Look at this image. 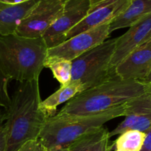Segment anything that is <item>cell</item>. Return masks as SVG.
Segmentation results:
<instances>
[{
    "instance_id": "6da1fadb",
    "label": "cell",
    "mask_w": 151,
    "mask_h": 151,
    "mask_svg": "<svg viewBox=\"0 0 151 151\" xmlns=\"http://www.w3.org/2000/svg\"><path fill=\"white\" fill-rule=\"evenodd\" d=\"M41 103L39 80L19 83L6 110L5 151H17L27 142L38 139L48 118Z\"/></svg>"
},
{
    "instance_id": "7a4b0ae2",
    "label": "cell",
    "mask_w": 151,
    "mask_h": 151,
    "mask_svg": "<svg viewBox=\"0 0 151 151\" xmlns=\"http://www.w3.org/2000/svg\"><path fill=\"white\" fill-rule=\"evenodd\" d=\"M151 91V86L142 81L112 78L94 88L77 94L60 109L58 114L89 116L122 106Z\"/></svg>"
},
{
    "instance_id": "3957f363",
    "label": "cell",
    "mask_w": 151,
    "mask_h": 151,
    "mask_svg": "<svg viewBox=\"0 0 151 151\" xmlns=\"http://www.w3.org/2000/svg\"><path fill=\"white\" fill-rule=\"evenodd\" d=\"M47 50L42 37L0 35V71L9 80L19 83L39 80Z\"/></svg>"
},
{
    "instance_id": "277c9868",
    "label": "cell",
    "mask_w": 151,
    "mask_h": 151,
    "mask_svg": "<svg viewBox=\"0 0 151 151\" xmlns=\"http://www.w3.org/2000/svg\"><path fill=\"white\" fill-rule=\"evenodd\" d=\"M125 104L89 116H71L56 114L47 118L38 137V141L45 149L68 148L78 138L89 131L103 126L105 123L119 116H124Z\"/></svg>"
},
{
    "instance_id": "5b68a950",
    "label": "cell",
    "mask_w": 151,
    "mask_h": 151,
    "mask_svg": "<svg viewBox=\"0 0 151 151\" xmlns=\"http://www.w3.org/2000/svg\"><path fill=\"white\" fill-rule=\"evenodd\" d=\"M116 41L106 40L72 60L71 81H78L87 90L116 77L111 66Z\"/></svg>"
},
{
    "instance_id": "8992f818",
    "label": "cell",
    "mask_w": 151,
    "mask_h": 151,
    "mask_svg": "<svg viewBox=\"0 0 151 151\" xmlns=\"http://www.w3.org/2000/svg\"><path fill=\"white\" fill-rule=\"evenodd\" d=\"M67 0H39L21 22L16 33L20 36L35 38L45 31L60 16Z\"/></svg>"
},
{
    "instance_id": "52a82bcc",
    "label": "cell",
    "mask_w": 151,
    "mask_h": 151,
    "mask_svg": "<svg viewBox=\"0 0 151 151\" xmlns=\"http://www.w3.org/2000/svg\"><path fill=\"white\" fill-rule=\"evenodd\" d=\"M89 9V0H67L60 16L43 34L47 48H52L66 41L67 32L86 17Z\"/></svg>"
},
{
    "instance_id": "ba28073f",
    "label": "cell",
    "mask_w": 151,
    "mask_h": 151,
    "mask_svg": "<svg viewBox=\"0 0 151 151\" xmlns=\"http://www.w3.org/2000/svg\"><path fill=\"white\" fill-rule=\"evenodd\" d=\"M109 24L101 25L68 38L56 47L47 50V57H58L72 61L110 36Z\"/></svg>"
},
{
    "instance_id": "9c48e42d",
    "label": "cell",
    "mask_w": 151,
    "mask_h": 151,
    "mask_svg": "<svg viewBox=\"0 0 151 151\" xmlns=\"http://www.w3.org/2000/svg\"><path fill=\"white\" fill-rule=\"evenodd\" d=\"M90 9L86 17L66 35V40L81 32L110 23L122 13L131 0H89Z\"/></svg>"
},
{
    "instance_id": "30bf717a",
    "label": "cell",
    "mask_w": 151,
    "mask_h": 151,
    "mask_svg": "<svg viewBox=\"0 0 151 151\" xmlns=\"http://www.w3.org/2000/svg\"><path fill=\"white\" fill-rule=\"evenodd\" d=\"M125 119L109 133L110 137L129 130L145 132L151 126V91L125 103Z\"/></svg>"
},
{
    "instance_id": "8fae6325",
    "label": "cell",
    "mask_w": 151,
    "mask_h": 151,
    "mask_svg": "<svg viewBox=\"0 0 151 151\" xmlns=\"http://www.w3.org/2000/svg\"><path fill=\"white\" fill-rule=\"evenodd\" d=\"M151 70V41H147L130 53L114 69L121 80L144 81Z\"/></svg>"
},
{
    "instance_id": "7c38bea8",
    "label": "cell",
    "mask_w": 151,
    "mask_h": 151,
    "mask_svg": "<svg viewBox=\"0 0 151 151\" xmlns=\"http://www.w3.org/2000/svg\"><path fill=\"white\" fill-rule=\"evenodd\" d=\"M150 29L151 13L130 27L123 35L117 37L114 53L111 60V66L114 69L130 53L143 44Z\"/></svg>"
},
{
    "instance_id": "4fadbf2b",
    "label": "cell",
    "mask_w": 151,
    "mask_h": 151,
    "mask_svg": "<svg viewBox=\"0 0 151 151\" xmlns=\"http://www.w3.org/2000/svg\"><path fill=\"white\" fill-rule=\"evenodd\" d=\"M39 0H31L17 5L0 2V35L16 33L18 27Z\"/></svg>"
},
{
    "instance_id": "5bb4252c",
    "label": "cell",
    "mask_w": 151,
    "mask_h": 151,
    "mask_svg": "<svg viewBox=\"0 0 151 151\" xmlns=\"http://www.w3.org/2000/svg\"><path fill=\"white\" fill-rule=\"evenodd\" d=\"M110 131L107 127L89 131L75 140L69 146V151H111L113 144L110 143Z\"/></svg>"
},
{
    "instance_id": "9a60e30c",
    "label": "cell",
    "mask_w": 151,
    "mask_h": 151,
    "mask_svg": "<svg viewBox=\"0 0 151 151\" xmlns=\"http://www.w3.org/2000/svg\"><path fill=\"white\" fill-rule=\"evenodd\" d=\"M151 13V0H131L128 7L109 24V32L130 27Z\"/></svg>"
},
{
    "instance_id": "2e32d148",
    "label": "cell",
    "mask_w": 151,
    "mask_h": 151,
    "mask_svg": "<svg viewBox=\"0 0 151 151\" xmlns=\"http://www.w3.org/2000/svg\"><path fill=\"white\" fill-rule=\"evenodd\" d=\"M85 91L82 84L78 81H70L65 86H60L58 91L52 94L46 100H41V109L47 117L57 114V108L62 103L68 102L80 93Z\"/></svg>"
},
{
    "instance_id": "e0dca14e",
    "label": "cell",
    "mask_w": 151,
    "mask_h": 151,
    "mask_svg": "<svg viewBox=\"0 0 151 151\" xmlns=\"http://www.w3.org/2000/svg\"><path fill=\"white\" fill-rule=\"evenodd\" d=\"M145 139V133L129 130L119 134L113 143L114 151H140Z\"/></svg>"
},
{
    "instance_id": "ac0fdd59",
    "label": "cell",
    "mask_w": 151,
    "mask_h": 151,
    "mask_svg": "<svg viewBox=\"0 0 151 151\" xmlns=\"http://www.w3.org/2000/svg\"><path fill=\"white\" fill-rule=\"evenodd\" d=\"M44 67L52 71L54 78L60 83L65 86L72 80V61L58 57H47L44 60Z\"/></svg>"
},
{
    "instance_id": "d6986e66",
    "label": "cell",
    "mask_w": 151,
    "mask_h": 151,
    "mask_svg": "<svg viewBox=\"0 0 151 151\" xmlns=\"http://www.w3.org/2000/svg\"><path fill=\"white\" fill-rule=\"evenodd\" d=\"M9 81L0 71V107L4 108L5 111L11 104V97L8 91Z\"/></svg>"
},
{
    "instance_id": "ffe728a7",
    "label": "cell",
    "mask_w": 151,
    "mask_h": 151,
    "mask_svg": "<svg viewBox=\"0 0 151 151\" xmlns=\"http://www.w3.org/2000/svg\"><path fill=\"white\" fill-rule=\"evenodd\" d=\"M45 150L38 140H32L25 143L17 151H43Z\"/></svg>"
},
{
    "instance_id": "44dd1931",
    "label": "cell",
    "mask_w": 151,
    "mask_h": 151,
    "mask_svg": "<svg viewBox=\"0 0 151 151\" xmlns=\"http://www.w3.org/2000/svg\"><path fill=\"white\" fill-rule=\"evenodd\" d=\"M145 139L140 151H151V126L145 131Z\"/></svg>"
},
{
    "instance_id": "7402d4cb",
    "label": "cell",
    "mask_w": 151,
    "mask_h": 151,
    "mask_svg": "<svg viewBox=\"0 0 151 151\" xmlns=\"http://www.w3.org/2000/svg\"><path fill=\"white\" fill-rule=\"evenodd\" d=\"M6 149V131L4 126L0 130V151H5Z\"/></svg>"
},
{
    "instance_id": "603a6c76",
    "label": "cell",
    "mask_w": 151,
    "mask_h": 151,
    "mask_svg": "<svg viewBox=\"0 0 151 151\" xmlns=\"http://www.w3.org/2000/svg\"><path fill=\"white\" fill-rule=\"evenodd\" d=\"M29 1H31V0H0V2L11 4V5H17V4H23V3L27 2Z\"/></svg>"
},
{
    "instance_id": "cb8c5ba5",
    "label": "cell",
    "mask_w": 151,
    "mask_h": 151,
    "mask_svg": "<svg viewBox=\"0 0 151 151\" xmlns=\"http://www.w3.org/2000/svg\"><path fill=\"white\" fill-rule=\"evenodd\" d=\"M7 111L5 112H0V130L1 128L4 126V122H5L6 119H7Z\"/></svg>"
},
{
    "instance_id": "d4e9b609",
    "label": "cell",
    "mask_w": 151,
    "mask_h": 151,
    "mask_svg": "<svg viewBox=\"0 0 151 151\" xmlns=\"http://www.w3.org/2000/svg\"><path fill=\"white\" fill-rule=\"evenodd\" d=\"M45 151H69V149L64 147H52V148L45 149Z\"/></svg>"
},
{
    "instance_id": "484cf974",
    "label": "cell",
    "mask_w": 151,
    "mask_h": 151,
    "mask_svg": "<svg viewBox=\"0 0 151 151\" xmlns=\"http://www.w3.org/2000/svg\"><path fill=\"white\" fill-rule=\"evenodd\" d=\"M144 83H147L149 84V85L151 86V70L150 72V73H149V75H147V77L146 78V79L144 81H143Z\"/></svg>"
},
{
    "instance_id": "4316f807",
    "label": "cell",
    "mask_w": 151,
    "mask_h": 151,
    "mask_svg": "<svg viewBox=\"0 0 151 151\" xmlns=\"http://www.w3.org/2000/svg\"><path fill=\"white\" fill-rule=\"evenodd\" d=\"M150 39H151V29L150 30V32H148V34H147V36H146V38H145V41H144V43H143V44L147 42V41H150Z\"/></svg>"
},
{
    "instance_id": "83f0119b",
    "label": "cell",
    "mask_w": 151,
    "mask_h": 151,
    "mask_svg": "<svg viewBox=\"0 0 151 151\" xmlns=\"http://www.w3.org/2000/svg\"><path fill=\"white\" fill-rule=\"evenodd\" d=\"M151 41V39H150V41Z\"/></svg>"
},
{
    "instance_id": "f1b7e54d",
    "label": "cell",
    "mask_w": 151,
    "mask_h": 151,
    "mask_svg": "<svg viewBox=\"0 0 151 151\" xmlns=\"http://www.w3.org/2000/svg\"><path fill=\"white\" fill-rule=\"evenodd\" d=\"M43 151H45V150H43Z\"/></svg>"
}]
</instances>
